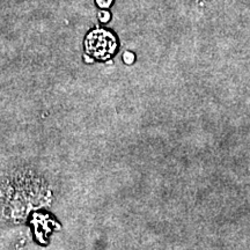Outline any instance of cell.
<instances>
[{"label":"cell","instance_id":"7a4b0ae2","mask_svg":"<svg viewBox=\"0 0 250 250\" xmlns=\"http://www.w3.org/2000/svg\"><path fill=\"white\" fill-rule=\"evenodd\" d=\"M96 2L101 8H108L111 5L112 0H96Z\"/></svg>","mask_w":250,"mask_h":250},{"label":"cell","instance_id":"3957f363","mask_svg":"<svg viewBox=\"0 0 250 250\" xmlns=\"http://www.w3.org/2000/svg\"><path fill=\"white\" fill-rule=\"evenodd\" d=\"M109 18H110V14H109L108 12H105V11L100 12V19H101L102 22H107V21L109 20Z\"/></svg>","mask_w":250,"mask_h":250},{"label":"cell","instance_id":"277c9868","mask_svg":"<svg viewBox=\"0 0 250 250\" xmlns=\"http://www.w3.org/2000/svg\"><path fill=\"white\" fill-rule=\"evenodd\" d=\"M124 59L126 62H133V55L132 54H125Z\"/></svg>","mask_w":250,"mask_h":250},{"label":"cell","instance_id":"6da1fadb","mask_svg":"<svg viewBox=\"0 0 250 250\" xmlns=\"http://www.w3.org/2000/svg\"><path fill=\"white\" fill-rule=\"evenodd\" d=\"M116 40L109 31L98 29L90 33L86 40V50L93 57L104 61L114 54Z\"/></svg>","mask_w":250,"mask_h":250}]
</instances>
